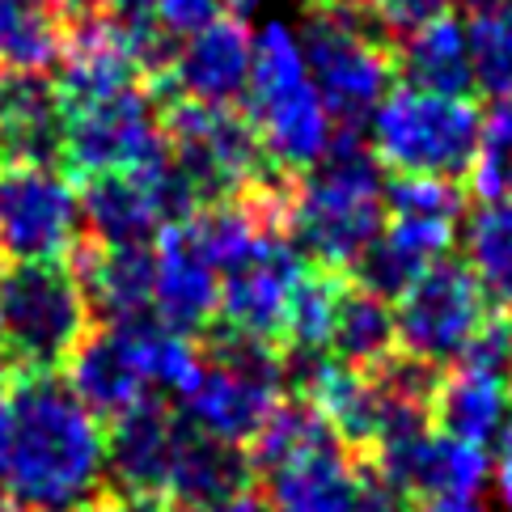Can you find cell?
I'll use <instances>...</instances> for the list:
<instances>
[{
  "instance_id": "1",
  "label": "cell",
  "mask_w": 512,
  "mask_h": 512,
  "mask_svg": "<svg viewBox=\"0 0 512 512\" xmlns=\"http://www.w3.org/2000/svg\"><path fill=\"white\" fill-rule=\"evenodd\" d=\"M9 500L22 512H85L106 496L102 419L56 373L22 377L9 398Z\"/></svg>"
},
{
  "instance_id": "2",
  "label": "cell",
  "mask_w": 512,
  "mask_h": 512,
  "mask_svg": "<svg viewBox=\"0 0 512 512\" xmlns=\"http://www.w3.org/2000/svg\"><path fill=\"white\" fill-rule=\"evenodd\" d=\"M386 225V182L369 140L352 127L335 132L326 153L288 182L284 233L301 259L326 271H352L369 242Z\"/></svg>"
},
{
  "instance_id": "3",
  "label": "cell",
  "mask_w": 512,
  "mask_h": 512,
  "mask_svg": "<svg viewBox=\"0 0 512 512\" xmlns=\"http://www.w3.org/2000/svg\"><path fill=\"white\" fill-rule=\"evenodd\" d=\"M246 119L284 178L305 174L335 140V119L309 77L301 30L284 17H271L250 34Z\"/></svg>"
},
{
  "instance_id": "4",
  "label": "cell",
  "mask_w": 512,
  "mask_h": 512,
  "mask_svg": "<svg viewBox=\"0 0 512 512\" xmlns=\"http://www.w3.org/2000/svg\"><path fill=\"white\" fill-rule=\"evenodd\" d=\"M301 47L331 119L343 127L373 119L394 85V47L369 0H305Z\"/></svg>"
},
{
  "instance_id": "5",
  "label": "cell",
  "mask_w": 512,
  "mask_h": 512,
  "mask_svg": "<svg viewBox=\"0 0 512 512\" xmlns=\"http://www.w3.org/2000/svg\"><path fill=\"white\" fill-rule=\"evenodd\" d=\"M89 305L64 263H13L0 271V352L22 377L56 373L89 335Z\"/></svg>"
},
{
  "instance_id": "6",
  "label": "cell",
  "mask_w": 512,
  "mask_h": 512,
  "mask_svg": "<svg viewBox=\"0 0 512 512\" xmlns=\"http://www.w3.org/2000/svg\"><path fill=\"white\" fill-rule=\"evenodd\" d=\"M157 106L170 140V157L187 174L191 191L199 195V208L288 182L267 161L250 119L237 115L233 106H199V102H157Z\"/></svg>"
},
{
  "instance_id": "7",
  "label": "cell",
  "mask_w": 512,
  "mask_h": 512,
  "mask_svg": "<svg viewBox=\"0 0 512 512\" xmlns=\"http://www.w3.org/2000/svg\"><path fill=\"white\" fill-rule=\"evenodd\" d=\"M369 123H373L369 149L381 166L398 174L457 178L470 170L474 149H479L483 111L470 98L398 85L381 98Z\"/></svg>"
},
{
  "instance_id": "8",
  "label": "cell",
  "mask_w": 512,
  "mask_h": 512,
  "mask_svg": "<svg viewBox=\"0 0 512 512\" xmlns=\"http://www.w3.org/2000/svg\"><path fill=\"white\" fill-rule=\"evenodd\" d=\"M81 195L47 161H0V254L60 263L81 246Z\"/></svg>"
},
{
  "instance_id": "9",
  "label": "cell",
  "mask_w": 512,
  "mask_h": 512,
  "mask_svg": "<svg viewBox=\"0 0 512 512\" xmlns=\"http://www.w3.org/2000/svg\"><path fill=\"white\" fill-rule=\"evenodd\" d=\"M487 297L479 280L462 263H432L402 297L394 301V326L398 347L415 360L432 364H457L474 339L487 331Z\"/></svg>"
},
{
  "instance_id": "10",
  "label": "cell",
  "mask_w": 512,
  "mask_h": 512,
  "mask_svg": "<svg viewBox=\"0 0 512 512\" xmlns=\"http://www.w3.org/2000/svg\"><path fill=\"white\" fill-rule=\"evenodd\" d=\"M64 161L77 174H144L170 157L161 106L144 89L64 115Z\"/></svg>"
},
{
  "instance_id": "11",
  "label": "cell",
  "mask_w": 512,
  "mask_h": 512,
  "mask_svg": "<svg viewBox=\"0 0 512 512\" xmlns=\"http://www.w3.org/2000/svg\"><path fill=\"white\" fill-rule=\"evenodd\" d=\"M305 259L284 229H263L221 267V322L233 331L280 343L288 326V305L305 276Z\"/></svg>"
},
{
  "instance_id": "12",
  "label": "cell",
  "mask_w": 512,
  "mask_h": 512,
  "mask_svg": "<svg viewBox=\"0 0 512 512\" xmlns=\"http://www.w3.org/2000/svg\"><path fill=\"white\" fill-rule=\"evenodd\" d=\"M284 369H242V364L204 360L195 386L182 394V424L225 445H250L280 407Z\"/></svg>"
},
{
  "instance_id": "13",
  "label": "cell",
  "mask_w": 512,
  "mask_h": 512,
  "mask_svg": "<svg viewBox=\"0 0 512 512\" xmlns=\"http://www.w3.org/2000/svg\"><path fill=\"white\" fill-rule=\"evenodd\" d=\"M161 102L233 106L250 85V30L237 17H216L191 39L174 47L170 68L153 81Z\"/></svg>"
},
{
  "instance_id": "14",
  "label": "cell",
  "mask_w": 512,
  "mask_h": 512,
  "mask_svg": "<svg viewBox=\"0 0 512 512\" xmlns=\"http://www.w3.org/2000/svg\"><path fill=\"white\" fill-rule=\"evenodd\" d=\"M140 77H144V68L136 60V51L111 17L89 13L72 22L64 56H60V77H56L64 115L111 102L127 94V89H140Z\"/></svg>"
},
{
  "instance_id": "15",
  "label": "cell",
  "mask_w": 512,
  "mask_h": 512,
  "mask_svg": "<svg viewBox=\"0 0 512 512\" xmlns=\"http://www.w3.org/2000/svg\"><path fill=\"white\" fill-rule=\"evenodd\" d=\"M153 318L178 335H204L221 314V271L187 225H166L153 250Z\"/></svg>"
},
{
  "instance_id": "16",
  "label": "cell",
  "mask_w": 512,
  "mask_h": 512,
  "mask_svg": "<svg viewBox=\"0 0 512 512\" xmlns=\"http://www.w3.org/2000/svg\"><path fill=\"white\" fill-rule=\"evenodd\" d=\"M64 369H68V390L98 419H119L132 407H140L144 398H153L136 322L89 331Z\"/></svg>"
},
{
  "instance_id": "17",
  "label": "cell",
  "mask_w": 512,
  "mask_h": 512,
  "mask_svg": "<svg viewBox=\"0 0 512 512\" xmlns=\"http://www.w3.org/2000/svg\"><path fill=\"white\" fill-rule=\"evenodd\" d=\"M182 428V415L157 398H144L140 407L119 415L106 436V487L119 496H166Z\"/></svg>"
},
{
  "instance_id": "18",
  "label": "cell",
  "mask_w": 512,
  "mask_h": 512,
  "mask_svg": "<svg viewBox=\"0 0 512 512\" xmlns=\"http://www.w3.org/2000/svg\"><path fill=\"white\" fill-rule=\"evenodd\" d=\"M77 284L85 292L89 314L106 326H127L153 318V246H98L81 242L77 250Z\"/></svg>"
},
{
  "instance_id": "19",
  "label": "cell",
  "mask_w": 512,
  "mask_h": 512,
  "mask_svg": "<svg viewBox=\"0 0 512 512\" xmlns=\"http://www.w3.org/2000/svg\"><path fill=\"white\" fill-rule=\"evenodd\" d=\"M64 153V102L47 72L0 68V161H47Z\"/></svg>"
},
{
  "instance_id": "20",
  "label": "cell",
  "mask_w": 512,
  "mask_h": 512,
  "mask_svg": "<svg viewBox=\"0 0 512 512\" xmlns=\"http://www.w3.org/2000/svg\"><path fill=\"white\" fill-rule=\"evenodd\" d=\"M508 373L483 360H457L432 394V428L487 449L508 424Z\"/></svg>"
},
{
  "instance_id": "21",
  "label": "cell",
  "mask_w": 512,
  "mask_h": 512,
  "mask_svg": "<svg viewBox=\"0 0 512 512\" xmlns=\"http://www.w3.org/2000/svg\"><path fill=\"white\" fill-rule=\"evenodd\" d=\"M81 225L98 246H149L161 225L157 199L140 174H94L81 195Z\"/></svg>"
},
{
  "instance_id": "22",
  "label": "cell",
  "mask_w": 512,
  "mask_h": 512,
  "mask_svg": "<svg viewBox=\"0 0 512 512\" xmlns=\"http://www.w3.org/2000/svg\"><path fill=\"white\" fill-rule=\"evenodd\" d=\"M394 72L407 77V85L428 89V94L466 98L474 89V64H470V39L466 26L453 13L436 17L424 30L398 39L394 47Z\"/></svg>"
},
{
  "instance_id": "23",
  "label": "cell",
  "mask_w": 512,
  "mask_h": 512,
  "mask_svg": "<svg viewBox=\"0 0 512 512\" xmlns=\"http://www.w3.org/2000/svg\"><path fill=\"white\" fill-rule=\"evenodd\" d=\"M250 479H254V462L242 445H225V441H212L204 432L182 428L166 500L174 508L208 504V500L233 496V491H246Z\"/></svg>"
},
{
  "instance_id": "24",
  "label": "cell",
  "mask_w": 512,
  "mask_h": 512,
  "mask_svg": "<svg viewBox=\"0 0 512 512\" xmlns=\"http://www.w3.org/2000/svg\"><path fill=\"white\" fill-rule=\"evenodd\" d=\"M68 13L56 0H0V68L47 72L68 43Z\"/></svg>"
},
{
  "instance_id": "25",
  "label": "cell",
  "mask_w": 512,
  "mask_h": 512,
  "mask_svg": "<svg viewBox=\"0 0 512 512\" xmlns=\"http://www.w3.org/2000/svg\"><path fill=\"white\" fill-rule=\"evenodd\" d=\"M326 352H331L339 364H352V369L373 373L377 364H386L398 352L394 305L386 297H377V292L343 288Z\"/></svg>"
},
{
  "instance_id": "26",
  "label": "cell",
  "mask_w": 512,
  "mask_h": 512,
  "mask_svg": "<svg viewBox=\"0 0 512 512\" xmlns=\"http://www.w3.org/2000/svg\"><path fill=\"white\" fill-rule=\"evenodd\" d=\"M466 271L479 280L487 305L512 314V204H479L462 229Z\"/></svg>"
},
{
  "instance_id": "27",
  "label": "cell",
  "mask_w": 512,
  "mask_h": 512,
  "mask_svg": "<svg viewBox=\"0 0 512 512\" xmlns=\"http://www.w3.org/2000/svg\"><path fill=\"white\" fill-rule=\"evenodd\" d=\"M343 288H347V280L339 276V271L305 267V276H301L297 292H292L288 326H284L280 347H301V352H326Z\"/></svg>"
},
{
  "instance_id": "28",
  "label": "cell",
  "mask_w": 512,
  "mask_h": 512,
  "mask_svg": "<svg viewBox=\"0 0 512 512\" xmlns=\"http://www.w3.org/2000/svg\"><path fill=\"white\" fill-rule=\"evenodd\" d=\"M466 174L479 204H512V98H496L483 111L479 149Z\"/></svg>"
},
{
  "instance_id": "29",
  "label": "cell",
  "mask_w": 512,
  "mask_h": 512,
  "mask_svg": "<svg viewBox=\"0 0 512 512\" xmlns=\"http://www.w3.org/2000/svg\"><path fill=\"white\" fill-rule=\"evenodd\" d=\"M474 85L496 102L512 98V0H500L491 9H479L466 26Z\"/></svg>"
},
{
  "instance_id": "30",
  "label": "cell",
  "mask_w": 512,
  "mask_h": 512,
  "mask_svg": "<svg viewBox=\"0 0 512 512\" xmlns=\"http://www.w3.org/2000/svg\"><path fill=\"white\" fill-rule=\"evenodd\" d=\"M369 9L377 17L381 34L390 39V47L398 39H407V34L424 30L428 22H436V17L449 13V0H369Z\"/></svg>"
},
{
  "instance_id": "31",
  "label": "cell",
  "mask_w": 512,
  "mask_h": 512,
  "mask_svg": "<svg viewBox=\"0 0 512 512\" xmlns=\"http://www.w3.org/2000/svg\"><path fill=\"white\" fill-rule=\"evenodd\" d=\"M221 0H157V26L170 39H191L221 17Z\"/></svg>"
},
{
  "instance_id": "32",
  "label": "cell",
  "mask_w": 512,
  "mask_h": 512,
  "mask_svg": "<svg viewBox=\"0 0 512 512\" xmlns=\"http://www.w3.org/2000/svg\"><path fill=\"white\" fill-rule=\"evenodd\" d=\"M491 487H496V500L504 512H512V419L500 432V453L491 462Z\"/></svg>"
},
{
  "instance_id": "33",
  "label": "cell",
  "mask_w": 512,
  "mask_h": 512,
  "mask_svg": "<svg viewBox=\"0 0 512 512\" xmlns=\"http://www.w3.org/2000/svg\"><path fill=\"white\" fill-rule=\"evenodd\" d=\"M85 512H174L170 508V500L166 496H102V500H94Z\"/></svg>"
},
{
  "instance_id": "34",
  "label": "cell",
  "mask_w": 512,
  "mask_h": 512,
  "mask_svg": "<svg viewBox=\"0 0 512 512\" xmlns=\"http://www.w3.org/2000/svg\"><path fill=\"white\" fill-rule=\"evenodd\" d=\"M178 512H271V508H267V500L259 496V491L246 487V491H233V496L208 500V504H191V508H178Z\"/></svg>"
},
{
  "instance_id": "35",
  "label": "cell",
  "mask_w": 512,
  "mask_h": 512,
  "mask_svg": "<svg viewBox=\"0 0 512 512\" xmlns=\"http://www.w3.org/2000/svg\"><path fill=\"white\" fill-rule=\"evenodd\" d=\"M411 512H491L483 496H441V500H419Z\"/></svg>"
},
{
  "instance_id": "36",
  "label": "cell",
  "mask_w": 512,
  "mask_h": 512,
  "mask_svg": "<svg viewBox=\"0 0 512 512\" xmlns=\"http://www.w3.org/2000/svg\"><path fill=\"white\" fill-rule=\"evenodd\" d=\"M221 5H229V13L242 22V17H254V13H263V9H271L276 0H221Z\"/></svg>"
},
{
  "instance_id": "37",
  "label": "cell",
  "mask_w": 512,
  "mask_h": 512,
  "mask_svg": "<svg viewBox=\"0 0 512 512\" xmlns=\"http://www.w3.org/2000/svg\"><path fill=\"white\" fill-rule=\"evenodd\" d=\"M5 470H9V411L0 407V487H5Z\"/></svg>"
},
{
  "instance_id": "38",
  "label": "cell",
  "mask_w": 512,
  "mask_h": 512,
  "mask_svg": "<svg viewBox=\"0 0 512 512\" xmlns=\"http://www.w3.org/2000/svg\"><path fill=\"white\" fill-rule=\"evenodd\" d=\"M56 5H60L64 13H77V17H89V13H94V9L102 5V0H56Z\"/></svg>"
},
{
  "instance_id": "39",
  "label": "cell",
  "mask_w": 512,
  "mask_h": 512,
  "mask_svg": "<svg viewBox=\"0 0 512 512\" xmlns=\"http://www.w3.org/2000/svg\"><path fill=\"white\" fill-rule=\"evenodd\" d=\"M9 360H5V352H0V394H5V386H9Z\"/></svg>"
},
{
  "instance_id": "40",
  "label": "cell",
  "mask_w": 512,
  "mask_h": 512,
  "mask_svg": "<svg viewBox=\"0 0 512 512\" xmlns=\"http://www.w3.org/2000/svg\"><path fill=\"white\" fill-rule=\"evenodd\" d=\"M462 5H470L474 13H479V9H491V5H500V0H462Z\"/></svg>"
},
{
  "instance_id": "41",
  "label": "cell",
  "mask_w": 512,
  "mask_h": 512,
  "mask_svg": "<svg viewBox=\"0 0 512 512\" xmlns=\"http://www.w3.org/2000/svg\"><path fill=\"white\" fill-rule=\"evenodd\" d=\"M0 512H22V508H17L13 500H0Z\"/></svg>"
},
{
  "instance_id": "42",
  "label": "cell",
  "mask_w": 512,
  "mask_h": 512,
  "mask_svg": "<svg viewBox=\"0 0 512 512\" xmlns=\"http://www.w3.org/2000/svg\"><path fill=\"white\" fill-rule=\"evenodd\" d=\"M508 390H512V352H508Z\"/></svg>"
}]
</instances>
